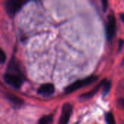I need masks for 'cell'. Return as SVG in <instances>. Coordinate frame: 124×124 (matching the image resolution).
Here are the masks:
<instances>
[{"instance_id":"277c9868","label":"cell","mask_w":124,"mask_h":124,"mask_svg":"<svg viewBox=\"0 0 124 124\" xmlns=\"http://www.w3.org/2000/svg\"><path fill=\"white\" fill-rule=\"evenodd\" d=\"M116 29V21L113 16H109L106 25V34L109 40L112 39L115 35Z\"/></svg>"},{"instance_id":"5bb4252c","label":"cell","mask_w":124,"mask_h":124,"mask_svg":"<svg viewBox=\"0 0 124 124\" xmlns=\"http://www.w3.org/2000/svg\"><path fill=\"white\" fill-rule=\"evenodd\" d=\"M120 18L122 19V21H123L124 22V15H121V16H120Z\"/></svg>"},{"instance_id":"9c48e42d","label":"cell","mask_w":124,"mask_h":124,"mask_svg":"<svg viewBox=\"0 0 124 124\" xmlns=\"http://www.w3.org/2000/svg\"><path fill=\"white\" fill-rule=\"evenodd\" d=\"M8 99H9L11 102H13V103L15 104L21 105V104H23V100H22L21 99H20L19 97L15 96V95L10 94V95L8 96Z\"/></svg>"},{"instance_id":"ba28073f","label":"cell","mask_w":124,"mask_h":124,"mask_svg":"<svg viewBox=\"0 0 124 124\" xmlns=\"http://www.w3.org/2000/svg\"><path fill=\"white\" fill-rule=\"evenodd\" d=\"M53 115H47L40 118L38 124H50L53 121Z\"/></svg>"},{"instance_id":"7a4b0ae2","label":"cell","mask_w":124,"mask_h":124,"mask_svg":"<svg viewBox=\"0 0 124 124\" xmlns=\"http://www.w3.org/2000/svg\"><path fill=\"white\" fill-rule=\"evenodd\" d=\"M29 0H8L6 3V10L10 15H15Z\"/></svg>"},{"instance_id":"8fae6325","label":"cell","mask_w":124,"mask_h":124,"mask_svg":"<svg viewBox=\"0 0 124 124\" xmlns=\"http://www.w3.org/2000/svg\"><path fill=\"white\" fill-rule=\"evenodd\" d=\"M102 85H103V93L104 95H107V93L109 92L110 88V82L104 80L102 82Z\"/></svg>"},{"instance_id":"8992f818","label":"cell","mask_w":124,"mask_h":124,"mask_svg":"<svg viewBox=\"0 0 124 124\" xmlns=\"http://www.w3.org/2000/svg\"><path fill=\"white\" fill-rule=\"evenodd\" d=\"M54 92L55 88L54 85L51 83H46L42 85L37 91V93L43 96H49L52 95Z\"/></svg>"},{"instance_id":"52a82bcc","label":"cell","mask_w":124,"mask_h":124,"mask_svg":"<svg viewBox=\"0 0 124 124\" xmlns=\"http://www.w3.org/2000/svg\"><path fill=\"white\" fill-rule=\"evenodd\" d=\"M101 85H102V82H101V83H100L98 86H96V87L94 89H93L92 91H89V92H87V93L83 94V95L80 96V98L83 99H91V97H93V96L97 93V91H98L99 90V88L101 87Z\"/></svg>"},{"instance_id":"6da1fadb","label":"cell","mask_w":124,"mask_h":124,"mask_svg":"<svg viewBox=\"0 0 124 124\" xmlns=\"http://www.w3.org/2000/svg\"><path fill=\"white\" fill-rule=\"evenodd\" d=\"M96 79H97L96 76H90L86 78L77 80V81L74 82L73 83H72L71 85H70L68 87H67L66 92L67 93L74 92L83 87H85V86H87V85L91 84L92 83L95 82L96 80Z\"/></svg>"},{"instance_id":"5b68a950","label":"cell","mask_w":124,"mask_h":124,"mask_svg":"<svg viewBox=\"0 0 124 124\" xmlns=\"http://www.w3.org/2000/svg\"><path fill=\"white\" fill-rule=\"evenodd\" d=\"M72 113V106L70 104H65L62 109L61 118L59 120L60 124H67L70 121Z\"/></svg>"},{"instance_id":"4fadbf2b","label":"cell","mask_w":124,"mask_h":124,"mask_svg":"<svg viewBox=\"0 0 124 124\" xmlns=\"http://www.w3.org/2000/svg\"><path fill=\"white\" fill-rule=\"evenodd\" d=\"M101 4H102V8L104 11H106L108 7V0H101Z\"/></svg>"},{"instance_id":"3957f363","label":"cell","mask_w":124,"mask_h":124,"mask_svg":"<svg viewBox=\"0 0 124 124\" xmlns=\"http://www.w3.org/2000/svg\"><path fill=\"white\" fill-rule=\"evenodd\" d=\"M5 82L15 88H20L23 84V80L18 75L8 73L5 75Z\"/></svg>"},{"instance_id":"7c38bea8","label":"cell","mask_w":124,"mask_h":124,"mask_svg":"<svg viewBox=\"0 0 124 124\" xmlns=\"http://www.w3.org/2000/svg\"><path fill=\"white\" fill-rule=\"evenodd\" d=\"M5 61H6V54L2 48H0V64H4Z\"/></svg>"},{"instance_id":"30bf717a","label":"cell","mask_w":124,"mask_h":124,"mask_svg":"<svg viewBox=\"0 0 124 124\" xmlns=\"http://www.w3.org/2000/svg\"><path fill=\"white\" fill-rule=\"evenodd\" d=\"M105 120L107 124H115V120L114 115L111 112H108L105 115Z\"/></svg>"}]
</instances>
